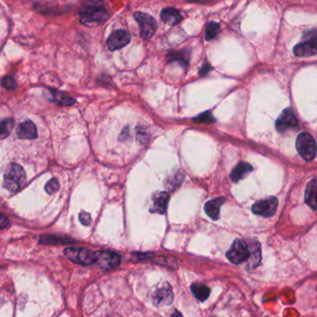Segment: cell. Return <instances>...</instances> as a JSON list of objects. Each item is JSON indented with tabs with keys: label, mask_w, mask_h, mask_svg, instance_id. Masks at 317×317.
<instances>
[{
	"label": "cell",
	"mask_w": 317,
	"mask_h": 317,
	"mask_svg": "<svg viewBox=\"0 0 317 317\" xmlns=\"http://www.w3.org/2000/svg\"><path fill=\"white\" fill-rule=\"evenodd\" d=\"M26 175L18 164H10L4 175V187L12 193L20 191L25 184Z\"/></svg>",
	"instance_id": "cell-1"
},
{
	"label": "cell",
	"mask_w": 317,
	"mask_h": 317,
	"mask_svg": "<svg viewBox=\"0 0 317 317\" xmlns=\"http://www.w3.org/2000/svg\"><path fill=\"white\" fill-rule=\"evenodd\" d=\"M108 18V11L102 7H88L80 11V22L89 27L99 26Z\"/></svg>",
	"instance_id": "cell-2"
},
{
	"label": "cell",
	"mask_w": 317,
	"mask_h": 317,
	"mask_svg": "<svg viewBox=\"0 0 317 317\" xmlns=\"http://www.w3.org/2000/svg\"><path fill=\"white\" fill-rule=\"evenodd\" d=\"M296 147L299 156L307 162H311L317 156L316 140L307 132L300 133L297 138Z\"/></svg>",
	"instance_id": "cell-3"
},
{
	"label": "cell",
	"mask_w": 317,
	"mask_h": 317,
	"mask_svg": "<svg viewBox=\"0 0 317 317\" xmlns=\"http://www.w3.org/2000/svg\"><path fill=\"white\" fill-rule=\"evenodd\" d=\"M66 257L70 261L82 265H91L96 263V252L80 248H68L65 250Z\"/></svg>",
	"instance_id": "cell-4"
},
{
	"label": "cell",
	"mask_w": 317,
	"mask_h": 317,
	"mask_svg": "<svg viewBox=\"0 0 317 317\" xmlns=\"http://www.w3.org/2000/svg\"><path fill=\"white\" fill-rule=\"evenodd\" d=\"M249 254L248 244L242 239H236L226 253V257L233 264H240L249 259Z\"/></svg>",
	"instance_id": "cell-5"
},
{
	"label": "cell",
	"mask_w": 317,
	"mask_h": 317,
	"mask_svg": "<svg viewBox=\"0 0 317 317\" xmlns=\"http://www.w3.org/2000/svg\"><path fill=\"white\" fill-rule=\"evenodd\" d=\"M308 38L304 37L306 40L298 43L293 49L294 54L297 57L315 56L317 54V30L313 29L312 31L308 32Z\"/></svg>",
	"instance_id": "cell-6"
},
{
	"label": "cell",
	"mask_w": 317,
	"mask_h": 317,
	"mask_svg": "<svg viewBox=\"0 0 317 317\" xmlns=\"http://www.w3.org/2000/svg\"><path fill=\"white\" fill-rule=\"evenodd\" d=\"M134 18L138 22L140 27V37L143 39H149L154 36L158 29L156 20L143 12H136Z\"/></svg>",
	"instance_id": "cell-7"
},
{
	"label": "cell",
	"mask_w": 317,
	"mask_h": 317,
	"mask_svg": "<svg viewBox=\"0 0 317 317\" xmlns=\"http://www.w3.org/2000/svg\"><path fill=\"white\" fill-rule=\"evenodd\" d=\"M277 205H278L277 198L274 196H271L267 199H263L256 202L252 205V211L254 214L270 218L275 214Z\"/></svg>",
	"instance_id": "cell-8"
},
{
	"label": "cell",
	"mask_w": 317,
	"mask_h": 317,
	"mask_svg": "<svg viewBox=\"0 0 317 317\" xmlns=\"http://www.w3.org/2000/svg\"><path fill=\"white\" fill-rule=\"evenodd\" d=\"M97 261L96 263L103 270H112L117 267L121 261V257L110 250H100L96 252Z\"/></svg>",
	"instance_id": "cell-9"
},
{
	"label": "cell",
	"mask_w": 317,
	"mask_h": 317,
	"mask_svg": "<svg viewBox=\"0 0 317 317\" xmlns=\"http://www.w3.org/2000/svg\"><path fill=\"white\" fill-rule=\"evenodd\" d=\"M298 125V119L291 108L285 109L275 123L276 130L280 133H286L287 131L294 130Z\"/></svg>",
	"instance_id": "cell-10"
},
{
	"label": "cell",
	"mask_w": 317,
	"mask_h": 317,
	"mask_svg": "<svg viewBox=\"0 0 317 317\" xmlns=\"http://www.w3.org/2000/svg\"><path fill=\"white\" fill-rule=\"evenodd\" d=\"M131 41L130 34L125 30H116L113 32L107 39L106 44L110 50H116L127 46Z\"/></svg>",
	"instance_id": "cell-11"
},
{
	"label": "cell",
	"mask_w": 317,
	"mask_h": 317,
	"mask_svg": "<svg viewBox=\"0 0 317 317\" xmlns=\"http://www.w3.org/2000/svg\"><path fill=\"white\" fill-rule=\"evenodd\" d=\"M169 195L167 192H159L153 196V204L150 208L152 213L164 214L167 211Z\"/></svg>",
	"instance_id": "cell-12"
},
{
	"label": "cell",
	"mask_w": 317,
	"mask_h": 317,
	"mask_svg": "<svg viewBox=\"0 0 317 317\" xmlns=\"http://www.w3.org/2000/svg\"><path fill=\"white\" fill-rule=\"evenodd\" d=\"M17 136L20 139H37L38 131L36 125L32 121H24L21 123L17 128Z\"/></svg>",
	"instance_id": "cell-13"
},
{
	"label": "cell",
	"mask_w": 317,
	"mask_h": 317,
	"mask_svg": "<svg viewBox=\"0 0 317 317\" xmlns=\"http://www.w3.org/2000/svg\"><path fill=\"white\" fill-rule=\"evenodd\" d=\"M225 202L224 197H218L206 202L205 205V213L212 220L217 221L220 218V208Z\"/></svg>",
	"instance_id": "cell-14"
},
{
	"label": "cell",
	"mask_w": 317,
	"mask_h": 317,
	"mask_svg": "<svg viewBox=\"0 0 317 317\" xmlns=\"http://www.w3.org/2000/svg\"><path fill=\"white\" fill-rule=\"evenodd\" d=\"M160 17L162 21L169 25H175L182 19V16L179 10L174 8H167L161 11Z\"/></svg>",
	"instance_id": "cell-15"
},
{
	"label": "cell",
	"mask_w": 317,
	"mask_h": 317,
	"mask_svg": "<svg viewBox=\"0 0 317 317\" xmlns=\"http://www.w3.org/2000/svg\"><path fill=\"white\" fill-rule=\"evenodd\" d=\"M173 299V293L172 290L170 289L169 285H167L166 287L160 288V289L156 292L155 295V300L156 303L158 305H168L172 302Z\"/></svg>",
	"instance_id": "cell-16"
},
{
	"label": "cell",
	"mask_w": 317,
	"mask_h": 317,
	"mask_svg": "<svg viewBox=\"0 0 317 317\" xmlns=\"http://www.w3.org/2000/svg\"><path fill=\"white\" fill-rule=\"evenodd\" d=\"M317 180L313 179L308 183L306 190H305V202L314 210H317Z\"/></svg>",
	"instance_id": "cell-17"
},
{
	"label": "cell",
	"mask_w": 317,
	"mask_h": 317,
	"mask_svg": "<svg viewBox=\"0 0 317 317\" xmlns=\"http://www.w3.org/2000/svg\"><path fill=\"white\" fill-rule=\"evenodd\" d=\"M252 169L253 168L249 163L241 162L232 170L230 178L233 182H237L240 180H242L243 178L246 177Z\"/></svg>",
	"instance_id": "cell-18"
},
{
	"label": "cell",
	"mask_w": 317,
	"mask_h": 317,
	"mask_svg": "<svg viewBox=\"0 0 317 317\" xmlns=\"http://www.w3.org/2000/svg\"><path fill=\"white\" fill-rule=\"evenodd\" d=\"M191 290L195 295V297L198 298L200 301H205V299L209 297L210 294V289L201 283L193 284L191 286Z\"/></svg>",
	"instance_id": "cell-19"
},
{
	"label": "cell",
	"mask_w": 317,
	"mask_h": 317,
	"mask_svg": "<svg viewBox=\"0 0 317 317\" xmlns=\"http://www.w3.org/2000/svg\"><path fill=\"white\" fill-rule=\"evenodd\" d=\"M14 127V121L11 118L0 119V140L6 139Z\"/></svg>",
	"instance_id": "cell-20"
},
{
	"label": "cell",
	"mask_w": 317,
	"mask_h": 317,
	"mask_svg": "<svg viewBox=\"0 0 317 317\" xmlns=\"http://www.w3.org/2000/svg\"><path fill=\"white\" fill-rule=\"evenodd\" d=\"M220 31V23H215V22H210L206 27H205V40L209 41L216 38Z\"/></svg>",
	"instance_id": "cell-21"
},
{
	"label": "cell",
	"mask_w": 317,
	"mask_h": 317,
	"mask_svg": "<svg viewBox=\"0 0 317 317\" xmlns=\"http://www.w3.org/2000/svg\"><path fill=\"white\" fill-rule=\"evenodd\" d=\"M168 61L169 62H180L181 65L187 66L188 64V56L184 51H179V52H170L168 54Z\"/></svg>",
	"instance_id": "cell-22"
},
{
	"label": "cell",
	"mask_w": 317,
	"mask_h": 317,
	"mask_svg": "<svg viewBox=\"0 0 317 317\" xmlns=\"http://www.w3.org/2000/svg\"><path fill=\"white\" fill-rule=\"evenodd\" d=\"M59 188H60V185H59V182H58L56 179H51L50 181H47L46 187H45V190H46L47 194L52 195V194L56 193L57 191L59 190Z\"/></svg>",
	"instance_id": "cell-23"
},
{
	"label": "cell",
	"mask_w": 317,
	"mask_h": 317,
	"mask_svg": "<svg viewBox=\"0 0 317 317\" xmlns=\"http://www.w3.org/2000/svg\"><path fill=\"white\" fill-rule=\"evenodd\" d=\"M194 120L198 122V123H211V122L214 121V117L212 116L211 113L205 112L198 115Z\"/></svg>",
	"instance_id": "cell-24"
},
{
	"label": "cell",
	"mask_w": 317,
	"mask_h": 317,
	"mask_svg": "<svg viewBox=\"0 0 317 317\" xmlns=\"http://www.w3.org/2000/svg\"><path fill=\"white\" fill-rule=\"evenodd\" d=\"M2 86L4 88L8 89V90H14L17 87L15 81L10 76H6V77L3 78V80H2Z\"/></svg>",
	"instance_id": "cell-25"
},
{
	"label": "cell",
	"mask_w": 317,
	"mask_h": 317,
	"mask_svg": "<svg viewBox=\"0 0 317 317\" xmlns=\"http://www.w3.org/2000/svg\"><path fill=\"white\" fill-rule=\"evenodd\" d=\"M79 220H80L81 224H83L84 225H89L91 222V214H89V213H87L85 211H82L79 214Z\"/></svg>",
	"instance_id": "cell-26"
},
{
	"label": "cell",
	"mask_w": 317,
	"mask_h": 317,
	"mask_svg": "<svg viewBox=\"0 0 317 317\" xmlns=\"http://www.w3.org/2000/svg\"><path fill=\"white\" fill-rule=\"evenodd\" d=\"M9 224H10V221L7 218V216H5L3 213L0 212V229L6 228Z\"/></svg>",
	"instance_id": "cell-27"
},
{
	"label": "cell",
	"mask_w": 317,
	"mask_h": 317,
	"mask_svg": "<svg viewBox=\"0 0 317 317\" xmlns=\"http://www.w3.org/2000/svg\"><path fill=\"white\" fill-rule=\"evenodd\" d=\"M211 69V67L209 66V65H206V66H203V68L201 69V71H200V75H205L209 70Z\"/></svg>",
	"instance_id": "cell-28"
},
{
	"label": "cell",
	"mask_w": 317,
	"mask_h": 317,
	"mask_svg": "<svg viewBox=\"0 0 317 317\" xmlns=\"http://www.w3.org/2000/svg\"><path fill=\"white\" fill-rule=\"evenodd\" d=\"M171 317H182V316H181V314L180 313V312H178V311H175L173 314H172V316H171Z\"/></svg>",
	"instance_id": "cell-29"
},
{
	"label": "cell",
	"mask_w": 317,
	"mask_h": 317,
	"mask_svg": "<svg viewBox=\"0 0 317 317\" xmlns=\"http://www.w3.org/2000/svg\"></svg>",
	"instance_id": "cell-30"
}]
</instances>
